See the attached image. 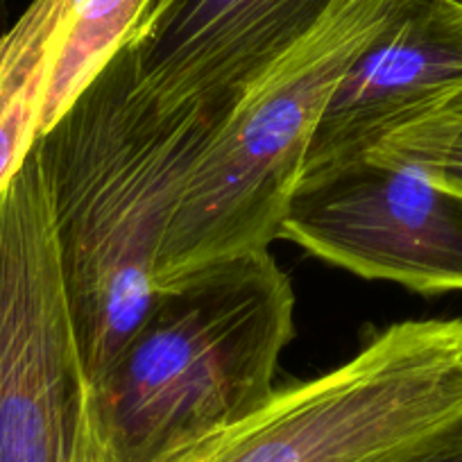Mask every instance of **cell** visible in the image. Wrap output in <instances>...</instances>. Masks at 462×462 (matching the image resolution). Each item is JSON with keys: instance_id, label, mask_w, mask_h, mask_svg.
I'll list each match as a JSON object with an SVG mask.
<instances>
[{"instance_id": "cell-1", "label": "cell", "mask_w": 462, "mask_h": 462, "mask_svg": "<svg viewBox=\"0 0 462 462\" xmlns=\"http://www.w3.org/2000/svg\"><path fill=\"white\" fill-rule=\"evenodd\" d=\"M234 100L166 105L141 87L123 46L37 141L91 383L148 310L159 252L190 171Z\"/></svg>"}, {"instance_id": "cell-2", "label": "cell", "mask_w": 462, "mask_h": 462, "mask_svg": "<svg viewBox=\"0 0 462 462\" xmlns=\"http://www.w3.org/2000/svg\"><path fill=\"white\" fill-rule=\"evenodd\" d=\"M295 337V291L268 250L216 261L154 292L91 383L109 462H172L261 406Z\"/></svg>"}, {"instance_id": "cell-3", "label": "cell", "mask_w": 462, "mask_h": 462, "mask_svg": "<svg viewBox=\"0 0 462 462\" xmlns=\"http://www.w3.org/2000/svg\"><path fill=\"white\" fill-rule=\"evenodd\" d=\"M393 3L340 0L238 93L190 171L159 252L157 291L277 241L319 118Z\"/></svg>"}, {"instance_id": "cell-4", "label": "cell", "mask_w": 462, "mask_h": 462, "mask_svg": "<svg viewBox=\"0 0 462 462\" xmlns=\"http://www.w3.org/2000/svg\"><path fill=\"white\" fill-rule=\"evenodd\" d=\"M462 421V318L408 319L172 462H394Z\"/></svg>"}, {"instance_id": "cell-5", "label": "cell", "mask_w": 462, "mask_h": 462, "mask_svg": "<svg viewBox=\"0 0 462 462\" xmlns=\"http://www.w3.org/2000/svg\"><path fill=\"white\" fill-rule=\"evenodd\" d=\"M88 385L34 145L0 186V462H70Z\"/></svg>"}, {"instance_id": "cell-6", "label": "cell", "mask_w": 462, "mask_h": 462, "mask_svg": "<svg viewBox=\"0 0 462 462\" xmlns=\"http://www.w3.org/2000/svg\"><path fill=\"white\" fill-rule=\"evenodd\" d=\"M279 238L356 277L420 295L462 292V195L388 154L304 177Z\"/></svg>"}, {"instance_id": "cell-7", "label": "cell", "mask_w": 462, "mask_h": 462, "mask_svg": "<svg viewBox=\"0 0 462 462\" xmlns=\"http://www.w3.org/2000/svg\"><path fill=\"white\" fill-rule=\"evenodd\" d=\"M460 88V0H394L333 91L301 180L363 157Z\"/></svg>"}, {"instance_id": "cell-8", "label": "cell", "mask_w": 462, "mask_h": 462, "mask_svg": "<svg viewBox=\"0 0 462 462\" xmlns=\"http://www.w3.org/2000/svg\"><path fill=\"white\" fill-rule=\"evenodd\" d=\"M340 0H157L125 43L141 87L166 105L234 100Z\"/></svg>"}, {"instance_id": "cell-9", "label": "cell", "mask_w": 462, "mask_h": 462, "mask_svg": "<svg viewBox=\"0 0 462 462\" xmlns=\"http://www.w3.org/2000/svg\"><path fill=\"white\" fill-rule=\"evenodd\" d=\"M48 19L42 136L123 51L157 0H39Z\"/></svg>"}, {"instance_id": "cell-10", "label": "cell", "mask_w": 462, "mask_h": 462, "mask_svg": "<svg viewBox=\"0 0 462 462\" xmlns=\"http://www.w3.org/2000/svg\"><path fill=\"white\" fill-rule=\"evenodd\" d=\"M48 78V19L34 0L0 34V186L7 184L42 139Z\"/></svg>"}, {"instance_id": "cell-11", "label": "cell", "mask_w": 462, "mask_h": 462, "mask_svg": "<svg viewBox=\"0 0 462 462\" xmlns=\"http://www.w3.org/2000/svg\"><path fill=\"white\" fill-rule=\"evenodd\" d=\"M370 152L412 163L439 186L462 195V88Z\"/></svg>"}, {"instance_id": "cell-12", "label": "cell", "mask_w": 462, "mask_h": 462, "mask_svg": "<svg viewBox=\"0 0 462 462\" xmlns=\"http://www.w3.org/2000/svg\"><path fill=\"white\" fill-rule=\"evenodd\" d=\"M394 462H462V421L448 426Z\"/></svg>"}, {"instance_id": "cell-13", "label": "cell", "mask_w": 462, "mask_h": 462, "mask_svg": "<svg viewBox=\"0 0 462 462\" xmlns=\"http://www.w3.org/2000/svg\"><path fill=\"white\" fill-rule=\"evenodd\" d=\"M3 16H5V0H0V34H3Z\"/></svg>"}, {"instance_id": "cell-14", "label": "cell", "mask_w": 462, "mask_h": 462, "mask_svg": "<svg viewBox=\"0 0 462 462\" xmlns=\"http://www.w3.org/2000/svg\"><path fill=\"white\" fill-rule=\"evenodd\" d=\"M460 3H462V0H460Z\"/></svg>"}]
</instances>
